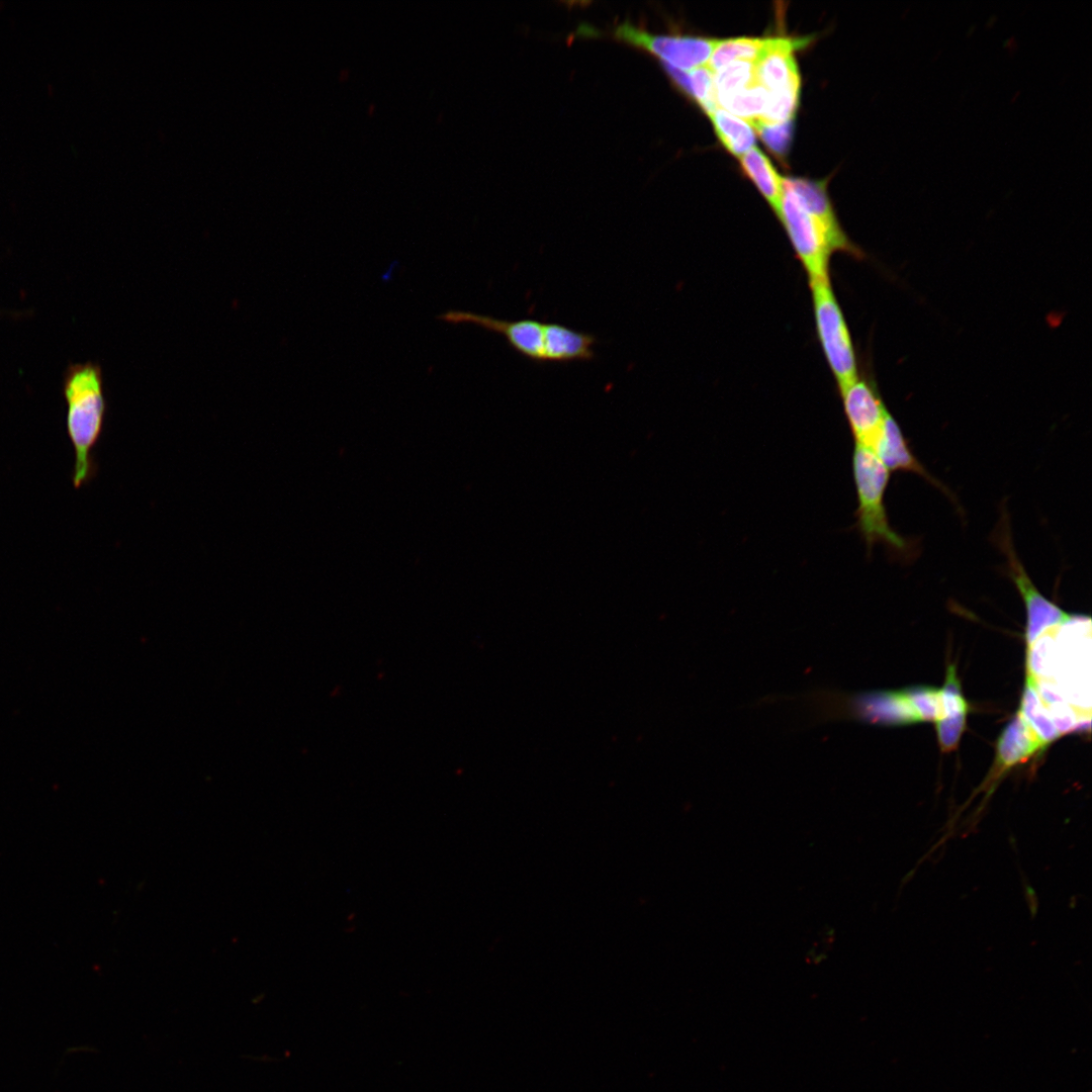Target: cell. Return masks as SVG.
<instances>
[{
  "mask_svg": "<svg viewBox=\"0 0 1092 1092\" xmlns=\"http://www.w3.org/2000/svg\"><path fill=\"white\" fill-rule=\"evenodd\" d=\"M779 218L809 281L828 278V263L831 254L837 251L836 246L821 221L808 212L794 193L785 187Z\"/></svg>",
  "mask_w": 1092,
  "mask_h": 1092,
  "instance_id": "5b68a950",
  "label": "cell"
},
{
  "mask_svg": "<svg viewBox=\"0 0 1092 1092\" xmlns=\"http://www.w3.org/2000/svg\"><path fill=\"white\" fill-rule=\"evenodd\" d=\"M843 410L855 444L872 448L889 414L874 387L858 377L840 389Z\"/></svg>",
  "mask_w": 1092,
  "mask_h": 1092,
  "instance_id": "ba28073f",
  "label": "cell"
},
{
  "mask_svg": "<svg viewBox=\"0 0 1092 1092\" xmlns=\"http://www.w3.org/2000/svg\"><path fill=\"white\" fill-rule=\"evenodd\" d=\"M1008 558V573L1016 585L1026 609V644L1031 645L1045 631L1066 623L1072 615L1048 600L1036 588L1017 559L1008 540H1001Z\"/></svg>",
  "mask_w": 1092,
  "mask_h": 1092,
  "instance_id": "52a82bcc",
  "label": "cell"
},
{
  "mask_svg": "<svg viewBox=\"0 0 1092 1092\" xmlns=\"http://www.w3.org/2000/svg\"><path fill=\"white\" fill-rule=\"evenodd\" d=\"M783 183L786 189L794 193L801 205L821 221L833 240L837 251L846 252L856 257L861 256V252L849 242L840 228L824 181L791 177L783 179Z\"/></svg>",
  "mask_w": 1092,
  "mask_h": 1092,
  "instance_id": "30bf717a",
  "label": "cell"
},
{
  "mask_svg": "<svg viewBox=\"0 0 1092 1092\" xmlns=\"http://www.w3.org/2000/svg\"><path fill=\"white\" fill-rule=\"evenodd\" d=\"M614 37L661 60L662 65L680 71L706 66L716 39L681 34H653L630 23L618 25Z\"/></svg>",
  "mask_w": 1092,
  "mask_h": 1092,
  "instance_id": "8992f818",
  "label": "cell"
},
{
  "mask_svg": "<svg viewBox=\"0 0 1092 1092\" xmlns=\"http://www.w3.org/2000/svg\"><path fill=\"white\" fill-rule=\"evenodd\" d=\"M941 691L942 717L935 722L938 744L943 752L957 748L966 727L969 705L962 693L956 666L948 665Z\"/></svg>",
  "mask_w": 1092,
  "mask_h": 1092,
  "instance_id": "4fadbf2b",
  "label": "cell"
},
{
  "mask_svg": "<svg viewBox=\"0 0 1092 1092\" xmlns=\"http://www.w3.org/2000/svg\"><path fill=\"white\" fill-rule=\"evenodd\" d=\"M817 335L839 390L857 378L849 331L829 278L810 281Z\"/></svg>",
  "mask_w": 1092,
  "mask_h": 1092,
  "instance_id": "277c9868",
  "label": "cell"
},
{
  "mask_svg": "<svg viewBox=\"0 0 1092 1092\" xmlns=\"http://www.w3.org/2000/svg\"><path fill=\"white\" fill-rule=\"evenodd\" d=\"M766 100V91L757 81L733 92L716 96L718 107L745 119L750 124L761 117Z\"/></svg>",
  "mask_w": 1092,
  "mask_h": 1092,
  "instance_id": "e0dca14e",
  "label": "cell"
},
{
  "mask_svg": "<svg viewBox=\"0 0 1092 1092\" xmlns=\"http://www.w3.org/2000/svg\"><path fill=\"white\" fill-rule=\"evenodd\" d=\"M1045 746L1018 711L998 738L992 778L995 779L1012 766L1027 760Z\"/></svg>",
  "mask_w": 1092,
  "mask_h": 1092,
  "instance_id": "8fae6325",
  "label": "cell"
},
{
  "mask_svg": "<svg viewBox=\"0 0 1092 1092\" xmlns=\"http://www.w3.org/2000/svg\"><path fill=\"white\" fill-rule=\"evenodd\" d=\"M715 98L756 81L754 63L733 62L713 73Z\"/></svg>",
  "mask_w": 1092,
  "mask_h": 1092,
  "instance_id": "d6986e66",
  "label": "cell"
},
{
  "mask_svg": "<svg viewBox=\"0 0 1092 1092\" xmlns=\"http://www.w3.org/2000/svg\"><path fill=\"white\" fill-rule=\"evenodd\" d=\"M708 115L722 145L732 155L740 158L755 146V130L745 119L720 107Z\"/></svg>",
  "mask_w": 1092,
  "mask_h": 1092,
  "instance_id": "9a60e30c",
  "label": "cell"
},
{
  "mask_svg": "<svg viewBox=\"0 0 1092 1092\" xmlns=\"http://www.w3.org/2000/svg\"><path fill=\"white\" fill-rule=\"evenodd\" d=\"M808 42L809 38L767 37L764 50L754 62L755 79L767 94L800 88L794 54Z\"/></svg>",
  "mask_w": 1092,
  "mask_h": 1092,
  "instance_id": "9c48e42d",
  "label": "cell"
},
{
  "mask_svg": "<svg viewBox=\"0 0 1092 1092\" xmlns=\"http://www.w3.org/2000/svg\"><path fill=\"white\" fill-rule=\"evenodd\" d=\"M851 465L857 496L856 528L868 550L884 544L905 552L908 542L890 525L884 502L890 471L870 448L858 444L854 445Z\"/></svg>",
  "mask_w": 1092,
  "mask_h": 1092,
  "instance_id": "3957f363",
  "label": "cell"
},
{
  "mask_svg": "<svg viewBox=\"0 0 1092 1092\" xmlns=\"http://www.w3.org/2000/svg\"><path fill=\"white\" fill-rule=\"evenodd\" d=\"M63 394L67 434L74 449L72 481L79 488L98 471L94 449L102 436L108 406L99 363L70 364L64 373Z\"/></svg>",
  "mask_w": 1092,
  "mask_h": 1092,
  "instance_id": "7a4b0ae2",
  "label": "cell"
},
{
  "mask_svg": "<svg viewBox=\"0 0 1092 1092\" xmlns=\"http://www.w3.org/2000/svg\"><path fill=\"white\" fill-rule=\"evenodd\" d=\"M739 160L745 174L779 216L784 196V178L778 174L768 158L755 146Z\"/></svg>",
  "mask_w": 1092,
  "mask_h": 1092,
  "instance_id": "5bb4252c",
  "label": "cell"
},
{
  "mask_svg": "<svg viewBox=\"0 0 1092 1092\" xmlns=\"http://www.w3.org/2000/svg\"><path fill=\"white\" fill-rule=\"evenodd\" d=\"M752 126L776 156L784 158L788 154L793 138V120L775 124L755 122Z\"/></svg>",
  "mask_w": 1092,
  "mask_h": 1092,
  "instance_id": "ffe728a7",
  "label": "cell"
},
{
  "mask_svg": "<svg viewBox=\"0 0 1092 1092\" xmlns=\"http://www.w3.org/2000/svg\"><path fill=\"white\" fill-rule=\"evenodd\" d=\"M438 320L451 325L470 324L500 335L514 351L539 364L590 361L598 343L589 333L535 318L509 321L468 310H448Z\"/></svg>",
  "mask_w": 1092,
  "mask_h": 1092,
  "instance_id": "6da1fadb",
  "label": "cell"
},
{
  "mask_svg": "<svg viewBox=\"0 0 1092 1092\" xmlns=\"http://www.w3.org/2000/svg\"><path fill=\"white\" fill-rule=\"evenodd\" d=\"M871 450L880 458L890 472H913L942 488L940 483L930 475L915 457L900 426L890 413L886 416Z\"/></svg>",
  "mask_w": 1092,
  "mask_h": 1092,
  "instance_id": "7c38bea8",
  "label": "cell"
},
{
  "mask_svg": "<svg viewBox=\"0 0 1092 1092\" xmlns=\"http://www.w3.org/2000/svg\"><path fill=\"white\" fill-rule=\"evenodd\" d=\"M663 67L677 87L692 97L707 114L718 107L713 72L709 68L703 66L686 72L666 65Z\"/></svg>",
  "mask_w": 1092,
  "mask_h": 1092,
  "instance_id": "2e32d148",
  "label": "cell"
},
{
  "mask_svg": "<svg viewBox=\"0 0 1092 1092\" xmlns=\"http://www.w3.org/2000/svg\"><path fill=\"white\" fill-rule=\"evenodd\" d=\"M766 41L767 37H735L716 40L706 67L714 73L733 62L754 63L764 50Z\"/></svg>",
  "mask_w": 1092,
  "mask_h": 1092,
  "instance_id": "ac0fdd59",
  "label": "cell"
}]
</instances>
